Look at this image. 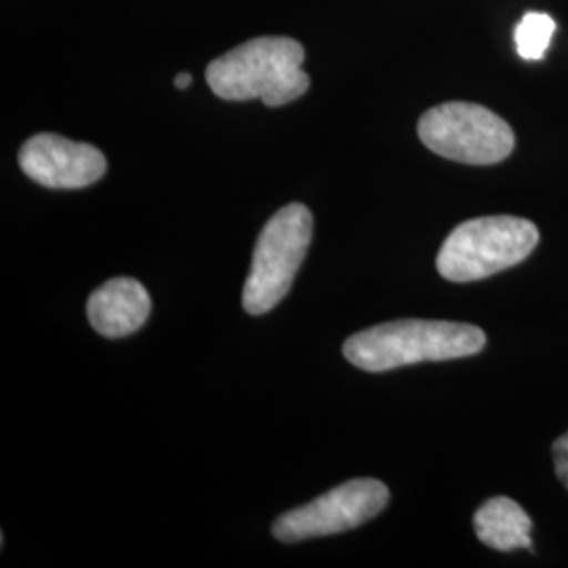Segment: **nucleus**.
Returning <instances> with one entry per match:
<instances>
[{"instance_id": "nucleus-12", "label": "nucleus", "mask_w": 568, "mask_h": 568, "mask_svg": "<svg viewBox=\"0 0 568 568\" xmlns=\"http://www.w3.org/2000/svg\"><path fill=\"white\" fill-rule=\"evenodd\" d=\"M190 82H192V74H190V72H182V74H178V77H175V87H178V89H187V87H190Z\"/></svg>"}, {"instance_id": "nucleus-3", "label": "nucleus", "mask_w": 568, "mask_h": 568, "mask_svg": "<svg viewBox=\"0 0 568 568\" xmlns=\"http://www.w3.org/2000/svg\"><path fill=\"white\" fill-rule=\"evenodd\" d=\"M539 243L537 225L493 215L457 225L443 244L436 267L450 283H474L525 262Z\"/></svg>"}, {"instance_id": "nucleus-4", "label": "nucleus", "mask_w": 568, "mask_h": 568, "mask_svg": "<svg viewBox=\"0 0 568 568\" xmlns=\"http://www.w3.org/2000/svg\"><path fill=\"white\" fill-rule=\"evenodd\" d=\"M314 234V217L302 203L283 206L265 224L244 283V310L262 316L283 302L304 264Z\"/></svg>"}, {"instance_id": "nucleus-5", "label": "nucleus", "mask_w": 568, "mask_h": 568, "mask_svg": "<svg viewBox=\"0 0 568 568\" xmlns=\"http://www.w3.org/2000/svg\"><path fill=\"white\" fill-rule=\"evenodd\" d=\"M417 133L434 154L464 164L501 163L516 145L508 122L478 103H440L419 119Z\"/></svg>"}, {"instance_id": "nucleus-1", "label": "nucleus", "mask_w": 568, "mask_h": 568, "mask_svg": "<svg viewBox=\"0 0 568 568\" xmlns=\"http://www.w3.org/2000/svg\"><path fill=\"white\" fill-rule=\"evenodd\" d=\"M302 42L286 37H262L244 42L209 63L206 82L227 102L262 100L270 108L295 102L310 89L302 70Z\"/></svg>"}, {"instance_id": "nucleus-11", "label": "nucleus", "mask_w": 568, "mask_h": 568, "mask_svg": "<svg viewBox=\"0 0 568 568\" xmlns=\"http://www.w3.org/2000/svg\"><path fill=\"white\" fill-rule=\"evenodd\" d=\"M551 453H554V466H556V474H558L560 483L568 488V432L565 436H560V438L554 443Z\"/></svg>"}, {"instance_id": "nucleus-2", "label": "nucleus", "mask_w": 568, "mask_h": 568, "mask_svg": "<svg viewBox=\"0 0 568 568\" xmlns=\"http://www.w3.org/2000/svg\"><path fill=\"white\" fill-rule=\"evenodd\" d=\"M487 335L478 326L447 321H392L371 326L344 344V356L366 373H386L417 363H440L483 352Z\"/></svg>"}, {"instance_id": "nucleus-8", "label": "nucleus", "mask_w": 568, "mask_h": 568, "mask_svg": "<svg viewBox=\"0 0 568 568\" xmlns=\"http://www.w3.org/2000/svg\"><path fill=\"white\" fill-rule=\"evenodd\" d=\"M152 310V300L140 281L112 278L95 288L87 302L91 326L108 339L126 337L140 331Z\"/></svg>"}, {"instance_id": "nucleus-7", "label": "nucleus", "mask_w": 568, "mask_h": 568, "mask_svg": "<svg viewBox=\"0 0 568 568\" xmlns=\"http://www.w3.org/2000/svg\"><path fill=\"white\" fill-rule=\"evenodd\" d=\"M21 171L51 190H81L100 182L108 169L102 150L55 133H39L21 145Z\"/></svg>"}, {"instance_id": "nucleus-6", "label": "nucleus", "mask_w": 568, "mask_h": 568, "mask_svg": "<svg viewBox=\"0 0 568 568\" xmlns=\"http://www.w3.org/2000/svg\"><path fill=\"white\" fill-rule=\"evenodd\" d=\"M389 490L375 478H356L331 488L312 504L291 509L274 525L272 535L283 544L337 535L361 527L386 509Z\"/></svg>"}, {"instance_id": "nucleus-9", "label": "nucleus", "mask_w": 568, "mask_h": 568, "mask_svg": "<svg viewBox=\"0 0 568 568\" xmlns=\"http://www.w3.org/2000/svg\"><path fill=\"white\" fill-rule=\"evenodd\" d=\"M474 530L488 548L499 551L532 548V520L527 511L509 497H493L474 516Z\"/></svg>"}, {"instance_id": "nucleus-10", "label": "nucleus", "mask_w": 568, "mask_h": 568, "mask_svg": "<svg viewBox=\"0 0 568 568\" xmlns=\"http://www.w3.org/2000/svg\"><path fill=\"white\" fill-rule=\"evenodd\" d=\"M556 32V21L548 13L528 11L514 30L516 51L523 60L539 61L546 58L549 42Z\"/></svg>"}]
</instances>
